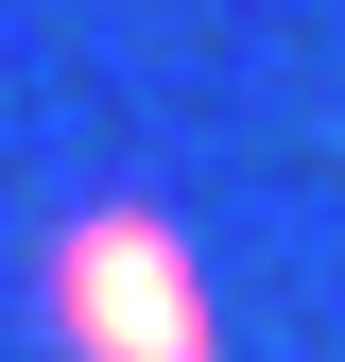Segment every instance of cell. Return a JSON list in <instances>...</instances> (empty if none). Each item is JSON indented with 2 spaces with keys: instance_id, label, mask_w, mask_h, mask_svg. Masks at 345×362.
<instances>
[{
  "instance_id": "obj_1",
  "label": "cell",
  "mask_w": 345,
  "mask_h": 362,
  "mask_svg": "<svg viewBox=\"0 0 345 362\" xmlns=\"http://www.w3.org/2000/svg\"><path fill=\"white\" fill-rule=\"evenodd\" d=\"M35 328H52V362H225V310H207L190 224L139 207V190L69 207L35 242Z\"/></svg>"
}]
</instances>
